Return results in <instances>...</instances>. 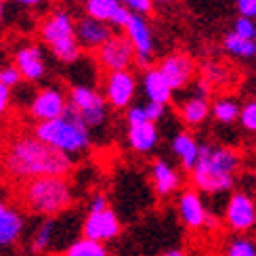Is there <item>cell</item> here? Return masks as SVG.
<instances>
[{
  "instance_id": "5b68a950",
  "label": "cell",
  "mask_w": 256,
  "mask_h": 256,
  "mask_svg": "<svg viewBox=\"0 0 256 256\" xmlns=\"http://www.w3.org/2000/svg\"><path fill=\"white\" fill-rule=\"evenodd\" d=\"M40 38L61 63H76L82 46L76 38V21L68 10H52L40 24Z\"/></svg>"
},
{
  "instance_id": "1f68e13d",
  "label": "cell",
  "mask_w": 256,
  "mask_h": 256,
  "mask_svg": "<svg viewBox=\"0 0 256 256\" xmlns=\"http://www.w3.org/2000/svg\"><path fill=\"white\" fill-rule=\"evenodd\" d=\"M233 34H238L242 38H248V40H254V36H256V24H254V19L238 17L236 24H233Z\"/></svg>"
},
{
  "instance_id": "74e56055",
  "label": "cell",
  "mask_w": 256,
  "mask_h": 256,
  "mask_svg": "<svg viewBox=\"0 0 256 256\" xmlns=\"http://www.w3.org/2000/svg\"><path fill=\"white\" fill-rule=\"evenodd\" d=\"M210 92H212V86L200 76V78L196 80V84H194V92H191V94H194V97H200V99H208Z\"/></svg>"
},
{
  "instance_id": "52a82bcc",
  "label": "cell",
  "mask_w": 256,
  "mask_h": 256,
  "mask_svg": "<svg viewBox=\"0 0 256 256\" xmlns=\"http://www.w3.org/2000/svg\"><path fill=\"white\" fill-rule=\"evenodd\" d=\"M222 220L236 236H248L256 227V200L246 191H233L227 200Z\"/></svg>"
},
{
  "instance_id": "60d3db41",
  "label": "cell",
  "mask_w": 256,
  "mask_h": 256,
  "mask_svg": "<svg viewBox=\"0 0 256 256\" xmlns=\"http://www.w3.org/2000/svg\"><path fill=\"white\" fill-rule=\"evenodd\" d=\"M160 256H187L183 250H178V248H172V250H166V252H162Z\"/></svg>"
},
{
  "instance_id": "7bdbcfd3",
  "label": "cell",
  "mask_w": 256,
  "mask_h": 256,
  "mask_svg": "<svg viewBox=\"0 0 256 256\" xmlns=\"http://www.w3.org/2000/svg\"><path fill=\"white\" fill-rule=\"evenodd\" d=\"M152 2H160V4H168V2H172V0H152Z\"/></svg>"
},
{
  "instance_id": "f35d334b",
  "label": "cell",
  "mask_w": 256,
  "mask_h": 256,
  "mask_svg": "<svg viewBox=\"0 0 256 256\" xmlns=\"http://www.w3.org/2000/svg\"><path fill=\"white\" fill-rule=\"evenodd\" d=\"M238 8H240V17H248V19L256 17V0H244V2L238 4Z\"/></svg>"
},
{
  "instance_id": "e575fe53",
  "label": "cell",
  "mask_w": 256,
  "mask_h": 256,
  "mask_svg": "<svg viewBox=\"0 0 256 256\" xmlns=\"http://www.w3.org/2000/svg\"><path fill=\"white\" fill-rule=\"evenodd\" d=\"M126 122H128V126H136V124H145V122H149V120H147V116H145L143 105H132V108H128Z\"/></svg>"
},
{
  "instance_id": "836d02e7",
  "label": "cell",
  "mask_w": 256,
  "mask_h": 256,
  "mask_svg": "<svg viewBox=\"0 0 256 256\" xmlns=\"http://www.w3.org/2000/svg\"><path fill=\"white\" fill-rule=\"evenodd\" d=\"M120 2L130 10V13H136V15H147L149 10L154 8V2L152 0H120Z\"/></svg>"
},
{
  "instance_id": "e0dca14e",
  "label": "cell",
  "mask_w": 256,
  "mask_h": 256,
  "mask_svg": "<svg viewBox=\"0 0 256 256\" xmlns=\"http://www.w3.org/2000/svg\"><path fill=\"white\" fill-rule=\"evenodd\" d=\"M112 36H114V32L110 24H103V21H97L88 15H84L76 21V38L80 42V46L86 50L97 52Z\"/></svg>"
},
{
  "instance_id": "ab89813d",
  "label": "cell",
  "mask_w": 256,
  "mask_h": 256,
  "mask_svg": "<svg viewBox=\"0 0 256 256\" xmlns=\"http://www.w3.org/2000/svg\"><path fill=\"white\" fill-rule=\"evenodd\" d=\"M13 2H17L21 6H38V4L44 2V0H13Z\"/></svg>"
},
{
  "instance_id": "44dd1931",
  "label": "cell",
  "mask_w": 256,
  "mask_h": 256,
  "mask_svg": "<svg viewBox=\"0 0 256 256\" xmlns=\"http://www.w3.org/2000/svg\"><path fill=\"white\" fill-rule=\"evenodd\" d=\"M126 138H128V145L132 147V152L149 154V152H154L156 145L160 143V130H158V126L154 122L128 126Z\"/></svg>"
},
{
  "instance_id": "277c9868",
  "label": "cell",
  "mask_w": 256,
  "mask_h": 256,
  "mask_svg": "<svg viewBox=\"0 0 256 256\" xmlns=\"http://www.w3.org/2000/svg\"><path fill=\"white\" fill-rule=\"evenodd\" d=\"M36 138L57 152L66 154L70 158L86 152L90 147V130L88 126L80 120V116L68 105V112L63 118L50 120V122H38L32 130Z\"/></svg>"
},
{
  "instance_id": "5bb4252c",
  "label": "cell",
  "mask_w": 256,
  "mask_h": 256,
  "mask_svg": "<svg viewBox=\"0 0 256 256\" xmlns=\"http://www.w3.org/2000/svg\"><path fill=\"white\" fill-rule=\"evenodd\" d=\"M124 32H126L124 36L130 40V44L134 48L136 61L141 63V66H147V63L152 61V55H154V36H152V28H149L147 19L143 15L132 13Z\"/></svg>"
},
{
  "instance_id": "4fadbf2b",
  "label": "cell",
  "mask_w": 256,
  "mask_h": 256,
  "mask_svg": "<svg viewBox=\"0 0 256 256\" xmlns=\"http://www.w3.org/2000/svg\"><path fill=\"white\" fill-rule=\"evenodd\" d=\"M158 70L164 74V78L168 80L170 86H172V90L185 88L187 84L194 80L196 72H198L196 61L189 55H185V52H172V55L164 57L160 61Z\"/></svg>"
},
{
  "instance_id": "d6986e66",
  "label": "cell",
  "mask_w": 256,
  "mask_h": 256,
  "mask_svg": "<svg viewBox=\"0 0 256 256\" xmlns=\"http://www.w3.org/2000/svg\"><path fill=\"white\" fill-rule=\"evenodd\" d=\"M26 231L24 214L6 202H0V248H10Z\"/></svg>"
},
{
  "instance_id": "4316f807",
  "label": "cell",
  "mask_w": 256,
  "mask_h": 256,
  "mask_svg": "<svg viewBox=\"0 0 256 256\" xmlns=\"http://www.w3.org/2000/svg\"><path fill=\"white\" fill-rule=\"evenodd\" d=\"M202 78H204L210 86H227L231 80L229 66L220 61H206L202 63Z\"/></svg>"
},
{
  "instance_id": "ffe728a7",
  "label": "cell",
  "mask_w": 256,
  "mask_h": 256,
  "mask_svg": "<svg viewBox=\"0 0 256 256\" xmlns=\"http://www.w3.org/2000/svg\"><path fill=\"white\" fill-rule=\"evenodd\" d=\"M170 147H172V154L178 158L180 168H183L185 172H191L198 162V156H200V143L196 141V136L187 130H180L172 136Z\"/></svg>"
},
{
  "instance_id": "2e32d148",
  "label": "cell",
  "mask_w": 256,
  "mask_h": 256,
  "mask_svg": "<svg viewBox=\"0 0 256 256\" xmlns=\"http://www.w3.org/2000/svg\"><path fill=\"white\" fill-rule=\"evenodd\" d=\"M84 10L88 17L116 28H126L132 15L120 0H84Z\"/></svg>"
},
{
  "instance_id": "b9f144b4",
  "label": "cell",
  "mask_w": 256,
  "mask_h": 256,
  "mask_svg": "<svg viewBox=\"0 0 256 256\" xmlns=\"http://www.w3.org/2000/svg\"><path fill=\"white\" fill-rule=\"evenodd\" d=\"M4 15H6V0H0V26L4 21Z\"/></svg>"
},
{
  "instance_id": "f6af8a7d",
  "label": "cell",
  "mask_w": 256,
  "mask_h": 256,
  "mask_svg": "<svg viewBox=\"0 0 256 256\" xmlns=\"http://www.w3.org/2000/svg\"><path fill=\"white\" fill-rule=\"evenodd\" d=\"M236 2H238V4H240V2H244V0H236Z\"/></svg>"
},
{
  "instance_id": "9c48e42d",
  "label": "cell",
  "mask_w": 256,
  "mask_h": 256,
  "mask_svg": "<svg viewBox=\"0 0 256 256\" xmlns=\"http://www.w3.org/2000/svg\"><path fill=\"white\" fill-rule=\"evenodd\" d=\"M68 112V97L61 88L46 86L34 92V97L30 101V116L38 122H50L63 118Z\"/></svg>"
},
{
  "instance_id": "ac0fdd59",
  "label": "cell",
  "mask_w": 256,
  "mask_h": 256,
  "mask_svg": "<svg viewBox=\"0 0 256 256\" xmlns=\"http://www.w3.org/2000/svg\"><path fill=\"white\" fill-rule=\"evenodd\" d=\"M152 185L158 198H170L183 185V176L168 160L156 158L152 162Z\"/></svg>"
},
{
  "instance_id": "8992f818",
  "label": "cell",
  "mask_w": 256,
  "mask_h": 256,
  "mask_svg": "<svg viewBox=\"0 0 256 256\" xmlns=\"http://www.w3.org/2000/svg\"><path fill=\"white\" fill-rule=\"evenodd\" d=\"M68 105L80 116V120L88 126V130L99 128L108 120V101L103 92L86 84H74L68 92Z\"/></svg>"
},
{
  "instance_id": "484cf974",
  "label": "cell",
  "mask_w": 256,
  "mask_h": 256,
  "mask_svg": "<svg viewBox=\"0 0 256 256\" xmlns=\"http://www.w3.org/2000/svg\"><path fill=\"white\" fill-rule=\"evenodd\" d=\"M63 256H112V254H110L105 244L92 242V240H86V238H78L66 248Z\"/></svg>"
},
{
  "instance_id": "83f0119b",
  "label": "cell",
  "mask_w": 256,
  "mask_h": 256,
  "mask_svg": "<svg viewBox=\"0 0 256 256\" xmlns=\"http://www.w3.org/2000/svg\"><path fill=\"white\" fill-rule=\"evenodd\" d=\"M222 46L229 55L233 57H240V59H250L256 55V42L254 40H248V38H242L238 34H227L225 40H222Z\"/></svg>"
},
{
  "instance_id": "cb8c5ba5",
  "label": "cell",
  "mask_w": 256,
  "mask_h": 256,
  "mask_svg": "<svg viewBox=\"0 0 256 256\" xmlns=\"http://www.w3.org/2000/svg\"><path fill=\"white\" fill-rule=\"evenodd\" d=\"M57 227L59 222L57 218H44L36 227L34 236H32V242H30V248L34 254H44L52 248V244H55V236H57Z\"/></svg>"
},
{
  "instance_id": "f546056e",
  "label": "cell",
  "mask_w": 256,
  "mask_h": 256,
  "mask_svg": "<svg viewBox=\"0 0 256 256\" xmlns=\"http://www.w3.org/2000/svg\"><path fill=\"white\" fill-rule=\"evenodd\" d=\"M21 74L19 70L13 66V63H6V66L0 68V84H4L6 88H17L21 84Z\"/></svg>"
},
{
  "instance_id": "f1b7e54d",
  "label": "cell",
  "mask_w": 256,
  "mask_h": 256,
  "mask_svg": "<svg viewBox=\"0 0 256 256\" xmlns=\"http://www.w3.org/2000/svg\"><path fill=\"white\" fill-rule=\"evenodd\" d=\"M222 256H256V240L250 236H233L222 250Z\"/></svg>"
},
{
  "instance_id": "9a60e30c",
  "label": "cell",
  "mask_w": 256,
  "mask_h": 256,
  "mask_svg": "<svg viewBox=\"0 0 256 256\" xmlns=\"http://www.w3.org/2000/svg\"><path fill=\"white\" fill-rule=\"evenodd\" d=\"M178 216L183 220V225L189 231H200L206 229V220L210 210L206 208L204 200H202V194L196 189H185L180 191L178 196Z\"/></svg>"
},
{
  "instance_id": "8fae6325",
  "label": "cell",
  "mask_w": 256,
  "mask_h": 256,
  "mask_svg": "<svg viewBox=\"0 0 256 256\" xmlns=\"http://www.w3.org/2000/svg\"><path fill=\"white\" fill-rule=\"evenodd\" d=\"M136 92V78L130 70L110 72L103 80V97L114 110H124L132 103Z\"/></svg>"
},
{
  "instance_id": "4dcf8cb0",
  "label": "cell",
  "mask_w": 256,
  "mask_h": 256,
  "mask_svg": "<svg viewBox=\"0 0 256 256\" xmlns=\"http://www.w3.org/2000/svg\"><path fill=\"white\" fill-rule=\"evenodd\" d=\"M240 122H242V126L246 128V130L256 132V99L248 101L240 110Z\"/></svg>"
},
{
  "instance_id": "6da1fadb",
  "label": "cell",
  "mask_w": 256,
  "mask_h": 256,
  "mask_svg": "<svg viewBox=\"0 0 256 256\" xmlns=\"http://www.w3.org/2000/svg\"><path fill=\"white\" fill-rule=\"evenodd\" d=\"M2 168L21 183L42 176H68L74 170V158L42 143L34 134H17L4 147Z\"/></svg>"
},
{
  "instance_id": "d4e9b609",
  "label": "cell",
  "mask_w": 256,
  "mask_h": 256,
  "mask_svg": "<svg viewBox=\"0 0 256 256\" xmlns=\"http://www.w3.org/2000/svg\"><path fill=\"white\" fill-rule=\"evenodd\" d=\"M240 105L236 103V99L231 97H218L214 103L210 105V114L214 116V120L220 124H233L240 120Z\"/></svg>"
},
{
  "instance_id": "bcb514c9",
  "label": "cell",
  "mask_w": 256,
  "mask_h": 256,
  "mask_svg": "<svg viewBox=\"0 0 256 256\" xmlns=\"http://www.w3.org/2000/svg\"><path fill=\"white\" fill-rule=\"evenodd\" d=\"M254 42H256V36H254Z\"/></svg>"
},
{
  "instance_id": "d590c367",
  "label": "cell",
  "mask_w": 256,
  "mask_h": 256,
  "mask_svg": "<svg viewBox=\"0 0 256 256\" xmlns=\"http://www.w3.org/2000/svg\"><path fill=\"white\" fill-rule=\"evenodd\" d=\"M103 210H110V198L105 194H94L88 202V212H103Z\"/></svg>"
},
{
  "instance_id": "7c38bea8",
  "label": "cell",
  "mask_w": 256,
  "mask_h": 256,
  "mask_svg": "<svg viewBox=\"0 0 256 256\" xmlns=\"http://www.w3.org/2000/svg\"><path fill=\"white\" fill-rule=\"evenodd\" d=\"M13 66L19 70L21 78L28 82H38L46 76V61L44 52L34 42H26L15 48L13 55Z\"/></svg>"
},
{
  "instance_id": "7a4b0ae2",
  "label": "cell",
  "mask_w": 256,
  "mask_h": 256,
  "mask_svg": "<svg viewBox=\"0 0 256 256\" xmlns=\"http://www.w3.org/2000/svg\"><path fill=\"white\" fill-rule=\"evenodd\" d=\"M242 158L236 149L225 145H200L198 162L191 170V183L200 194H227L236 185Z\"/></svg>"
},
{
  "instance_id": "30bf717a",
  "label": "cell",
  "mask_w": 256,
  "mask_h": 256,
  "mask_svg": "<svg viewBox=\"0 0 256 256\" xmlns=\"http://www.w3.org/2000/svg\"><path fill=\"white\" fill-rule=\"evenodd\" d=\"M120 233H122V222L112 208L103 212H88L86 218L82 220V238L92 242L108 244L118 240Z\"/></svg>"
},
{
  "instance_id": "7402d4cb",
  "label": "cell",
  "mask_w": 256,
  "mask_h": 256,
  "mask_svg": "<svg viewBox=\"0 0 256 256\" xmlns=\"http://www.w3.org/2000/svg\"><path fill=\"white\" fill-rule=\"evenodd\" d=\"M143 90L149 101H156L162 105H168L172 101V92H174L168 80L164 78V74L158 68H152L143 74Z\"/></svg>"
},
{
  "instance_id": "3957f363",
  "label": "cell",
  "mask_w": 256,
  "mask_h": 256,
  "mask_svg": "<svg viewBox=\"0 0 256 256\" xmlns=\"http://www.w3.org/2000/svg\"><path fill=\"white\" fill-rule=\"evenodd\" d=\"M19 200L28 212L42 218H57L74 204V189L68 176H42L24 183Z\"/></svg>"
},
{
  "instance_id": "d6a6232c",
  "label": "cell",
  "mask_w": 256,
  "mask_h": 256,
  "mask_svg": "<svg viewBox=\"0 0 256 256\" xmlns=\"http://www.w3.org/2000/svg\"><path fill=\"white\" fill-rule=\"evenodd\" d=\"M143 110H145V116H147V120L149 122H160L164 118V112H166V105H162V103H156V101H147L145 105H143Z\"/></svg>"
},
{
  "instance_id": "ee69618b",
  "label": "cell",
  "mask_w": 256,
  "mask_h": 256,
  "mask_svg": "<svg viewBox=\"0 0 256 256\" xmlns=\"http://www.w3.org/2000/svg\"><path fill=\"white\" fill-rule=\"evenodd\" d=\"M0 172H2V158H0Z\"/></svg>"
},
{
  "instance_id": "ba28073f",
  "label": "cell",
  "mask_w": 256,
  "mask_h": 256,
  "mask_svg": "<svg viewBox=\"0 0 256 256\" xmlns=\"http://www.w3.org/2000/svg\"><path fill=\"white\" fill-rule=\"evenodd\" d=\"M97 61L105 72H126L136 61L134 48L124 34H114L97 50Z\"/></svg>"
},
{
  "instance_id": "8d00e7d4",
  "label": "cell",
  "mask_w": 256,
  "mask_h": 256,
  "mask_svg": "<svg viewBox=\"0 0 256 256\" xmlns=\"http://www.w3.org/2000/svg\"><path fill=\"white\" fill-rule=\"evenodd\" d=\"M10 103H13V92L4 84H0V118L10 110Z\"/></svg>"
},
{
  "instance_id": "603a6c76",
  "label": "cell",
  "mask_w": 256,
  "mask_h": 256,
  "mask_svg": "<svg viewBox=\"0 0 256 256\" xmlns=\"http://www.w3.org/2000/svg\"><path fill=\"white\" fill-rule=\"evenodd\" d=\"M208 114H210V103L208 99H200V97H187L183 103H180V108H178V116H180V120H183L187 126H200V124H204L206 118H208Z\"/></svg>"
}]
</instances>
